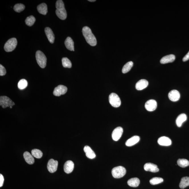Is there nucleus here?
Returning a JSON list of instances; mask_svg holds the SVG:
<instances>
[{
	"instance_id": "27",
	"label": "nucleus",
	"mask_w": 189,
	"mask_h": 189,
	"mask_svg": "<svg viewBox=\"0 0 189 189\" xmlns=\"http://www.w3.org/2000/svg\"><path fill=\"white\" fill-rule=\"evenodd\" d=\"M133 64V62L132 61H129L127 62L123 66L122 69V72L124 74L128 72L132 69Z\"/></svg>"
},
{
	"instance_id": "23",
	"label": "nucleus",
	"mask_w": 189,
	"mask_h": 189,
	"mask_svg": "<svg viewBox=\"0 0 189 189\" xmlns=\"http://www.w3.org/2000/svg\"><path fill=\"white\" fill-rule=\"evenodd\" d=\"M24 157L26 162L29 164L32 165L34 163V159L32 154L28 152H25L24 153Z\"/></svg>"
},
{
	"instance_id": "34",
	"label": "nucleus",
	"mask_w": 189,
	"mask_h": 189,
	"mask_svg": "<svg viewBox=\"0 0 189 189\" xmlns=\"http://www.w3.org/2000/svg\"><path fill=\"white\" fill-rule=\"evenodd\" d=\"M25 9V6L22 4H17L15 5L13 7L14 10L17 13L22 12Z\"/></svg>"
},
{
	"instance_id": "19",
	"label": "nucleus",
	"mask_w": 189,
	"mask_h": 189,
	"mask_svg": "<svg viewBox=\"0 0 189 189\" xmlns=\"http://www.w3.org/2000/svg\"><path fill=\"white\" fill-rule=\"evenodd\" d=\"M84 151L86 153L87 157L91 159H94L96 157L95 153L89 146H85L84 148Z\"/></svg>"
},
{
	"instance_id": "10",
	"label": "nucleus",
	"mask_w": 189,
	"mask_h": 189,
	"mask_svg": "<svg viewBox=\"0 0 189 189\" xmlns=\"http://www.w3.org/2000/svg\"><path fill=\"white\" fill-rule=\"evenodd\" d=\"M123 129L121 127H118L114 130L112 134V139L115 141L119 140L123 133Z\"/></svg>"
},
{
	"instance_id": "33",
	"label": "nucleus",
	"mask_w": 189,
	"mask_h": 189,
	"mask_svg": "<svg viewBox=\"0 0 189 189\" xmlns=\"http://www.w3.org/2000/svg\"><path fill=\"white\" fill-rule=\"evenodd\" d=\"M163 179L160 177H155L151 179L150 181V183L152 185H155L161 183L163 181Z\"/></svg>"
},
{
	"instance_id": "25",
	"label": "nucleus",
	"mask_w": 189,
	"mask_h": 189,
	"mask_svg": "<svg viewBox=\"0 0 189 189\" xmlns=\"http://www.w3.org/2000/svg\"><path fill=\"white\" fill-rule=\"evenodd\" d=\"M140 180L138 178H134L130 179L128 181V184L130 186L136 187H137L140 184Z\"/></svg>"
},
{
	"instance_id": "28",
	"label": "nucleus",
	"mask_w": 189,
	"mask_h": 189,
	"mask_svg": "<svg viewBox=\"0 0 189 189\" xmlns=\"http://www.w3.org/2000/svg\"><path fill=\"white\" fill-rule=\"evenodd\" d=\"M177 164L179 167L185 168L189 165V161L185 159H180L178 160Z\"/></svg>"
},
{
	"instance_id": "11",
	"label": "nucleus",
	"mask_w": 189,
	"mask_h": 189,
	"mask_svg": "<svg viewBox=\"0 0 189 189\" xmlns=\"http://www.w3.org/2000/svg\"><path fill=\"white\" fill-rule=\"evenodd\" d=\"M157 106V102L155 100H150L146 102L145 107L149 112H153L156 109Z\"/></svg>"
},
{
	"instance_id": "9",
	"label": "nucleus",
	"mask_w": 189,
	"mask_h": 189,
	"mask_svg": "<svg viewBox=\"0 0 189 189\" xmlns=\"http://www.w3.org/2000/svg\"><path fill=\"white\" fill-rule=\"evenodd\" d=\"M58 163L57 161H55L53 159L49 161L47 164V167L48 171L50 173H53L57 170Z\"/></svg>"
},
{
	"instance_id": "31",
	"label": "nucleus",
	"mask_w": 189,
	"mask_h": 189,
	"mask_svg": "<svg viewBox=\"0 0 189 189\" xmlns=\"http://www.w3.org/2000/svg\"><path fill=\"white\" fill-rule=\"evenodd\" d=\"M28 83L27 80L25 79H22L19 81L18 82V88L20 90H22L25 89L27 86Z\"/></svg>"
},
{
	"instance_id": "14",
	"label": "nucleus",
	"mask_w": 189,
	"mask_h": 189,
	"mask_svg": "<svg viewBox=\"0 0 189 189\" xmlns=\"http://www.w3.org/2000/svg\"><path fill=\"white\" fill-rule=\"evenodd\" d=\"M149 82L145 79H141L135 85V87L138 91H141L145 89L148 86Z\"/></svg>"
},
{
	"instance_id": "36",
	"label": "nucleus",
	"mask_w": 189,
	"mask_h": 189,
	"mask_svg": "<svg viewBox=\"0 0 189 189\" xmlns=\"http://www.w3.org/2000/svg\"><path fill=\"white\" fill-rule=\"evenodd\" d=\"M4 180L3 176L2 174H0V187H2L3 185Z\"/></svg>"
},
{
	"instance_id": "1",
	"label": "nucleus",
	"mask_w": 189,
	"mask_h": 189,
	"mask_svg": "<svg viewBox=\"0 0 189 189\" xmlns=\"http://www.w3.org/2000/svg\"><path fill=\"white\" fill-rule=\"evenodd\" d=\"M82 33L88 44L92 46H95L96 45V39L89 27H83L82 29Z\"/></svg>"
},
{
	"instance_id": "12",
	"label": "nucleus",
	"mask_w": 189,
	"mask_h": 189,
	"mask_svg": "<svg viewBox=\"0 0 189 189\" xmlns=\"http://www.w3.org/2000/svg\"><path fill=\"white\" fill-rule=\"evenodd\" d=\"M169 99L172 101L176 102L178 101L180 98V94L176 90H173L169 92L168 94Z\"/></svg>"
},
{
	"instance_id": "35",
	"label": "nucleus",
	"mask_w": 189,
	"mask_h": 189,
	"mask_svg": "<svg viewBox=\"0 0 189 189\" xmlns=\"http://www.w3.org/2000/svg\"><path fill=\"white\" fill-rule=\"evenodd\" d=\"M7 73L5 68L1 65H0V75L1 76L5 75Z\"/></svg>"
},
{
	"instance_id": "15",
	"label": "nucleus",
	"mask_w": 189,
	"mask_h": 189,
	"mask_svg": "<svg viewBox=\"0 0 189 189\" xmlns=\"http://www.w3.org/2000/svg\"><path fill=\"white\" fill-rule=\"evenodd\" d=\"M74 165L72 161H67L64 165V170L67 174L71 173L74 170Z\"/></svg>"
},
{
	"instance_id": "24",
	"label": "nucleus",
	"mask_w": 189,
	"mask_h": 189,
	"mask_svg": "<svg viewBox=\"0 0 189 189\" xmlns=\"http://www.w3.org/2000/svg\"><path fill=\"white\" fill-rule=\"evenodd\" d=\"M37 10L39 13L41 14L46 15L48 12L47 5L45 3L39 5L37 7Z\"/></svg>"
},
{
	"instance_id": "18",
	"label": "nucleus",
	"mask_w": 189,
	"mask_h": 189,
	"mask_svg": "<svg viewBox=\"0 0 189 189\" xmlns=\"http://www.w3.org/2000/svg\"><path fill=\"white\" fill-rule=\"evenodd\" d=\"M176 59V56L173 54L166 56L161 59L160 62L161 64H166L173 62Z\"/></svg>"
},
{
	"instance_id": "3",
	"label": "nucleus",
	"mask_w": 189,
	"mask_h": 189,
	"mask_svg": "<svg viewBox=\"0 0 189 189\" xmlns=\"http://www.w3.org/2000/svg\"><path fill=\"white\" fill-rule=\"evenodd\" d=\"M36 59L39 66L42 68H45L46 65L47 58L44 53L40 51L36 52Z\"/></svg>"
},
{
	"instance_id": "17",
	"label": "nucleus",
	"mask_w": 189,
	"mask_h": 189,
	"mask_svg": "<svg viewBox=\"0 0 189 189\" xmlns=\"http://www.w3.org/2000/svg\"><path fill=\"white\" fill-rule=\"evenodd\" d=\"M45 32L49 41L50 43L53 44L55 40V36L52 30L49 27H47L45 28Z\"/></svg>"
},
{
	"instance_id": "32",
	"label": "nucleus",
	"mask_w": 189,
	"mask_h": 189,
	"mask_svg": "<svg viewBox=\"0 0 189 189\" xmlns=\"http://www.w3.org/2000/svg\"><path fill=\"white\" fill-rule=\"evenodd\" d=\"M36 22V19L34 16H31L28 17L26 19L25 22L27 26H31Z\"/></svg>"
},
{
	"instance_id": "38",
	"label": "nucleus",
	"mask_w": 189,
	"mask_h": 189,
	"mask_svg": "<svg viewBox=\"0 0 189 189\" xmlns=\"http://www.w3.org/2000/svg\"><path fill=\"white\" fill-rule=\"evenodd\" d=\"M88 1H90V2H94L96 1L95 0H89Z\"/></svg>"
},
{
	"instance_id": "7",
	"label": "nucleus",
	"mask_w": 189,
	"mask_h": 189,
	"mask_svg": "<svg viewBox=\"0 0 189 189\" xmlns=\"http://www.w3.org/2000/svg\"><path fill=\"white\" fill-rule=\"evenodd\" d=\"M15 105V103L8 97L6 96H1L0 97V105L2 106L3 108L10 107V106H13Z\"/></svg>"
},
{
	"instance_id": "21",
	"label": "nucleus",
	"mask_w": 189,
	"mask_h": 189,
	"mask_svg": "<svg viewBox=\"0 0 189 189\" xmlns=\"http://www.w3.org/2000/svg\"><path fill=\"white\" fill-rule=\"evenodd\" d=\"M187 117L186 115L185 114H181L178 116L176 120V123L177 126L179 127H180L182 123L186 120Z\"/></svg>"
},
{
	"instance_id": "30",
	"label": "nucleus",
	"mask_w": 189,
	"mask_h": 189,
	"mask_svg": "<svg viewBox=\"0 0 189 189\" xmlns=\"http://www.w3.org/2000/svg\"><path fill=\"white\" fill-rule=\"evenodd\" d=\"M62 64L64 67L71 68L72 67L71 61L67 57H63L62 59Z\"/></svg>"
},
{
	"instance_id": "8",
	"label": "nucleus",
	"mask_w": 189,
	"mask_h": 189,
	"mask_svg": "<svg viewBox=\"0 0 189 189\" xmlns=\"http://www.w3.org/2000/svg\"><path fill=\"white\" fill-rule=\"evenodd\" d=\"M67 91V88L63 85H59L56 87L53 91V94L56 96H60L61 95L65 94Z\"/></svg>"
},
{
	"instance_id": "22",
	"label": "nucleus",
	"mask_w": 189,
	"mask_h": 189,
	"mask_svg": "<svg viewBox=\"0 0 189 189\" xmlns=\"http://www.w3.org/2000/svg\"><path fill=\"white\" fill-rule=\"evenodd\" d=\"M65 44L68 50L71 51H74V42L71 37H68L65 40Z\"/></svg>"
},
{
	"instance_id": "39",
	"label": "nucleus",
	"mask_w": 189,
	"mask_h": 189,
	"mask_svg": "<svg viewBox=\"0 0 189 189\" xmlns=\"http://www.w3.org/2000/svg\"><path fill=\"white\" fill-rule=\"evenodd\" d=\"M12 107H13V106H10V108H12Z\"/></svg>"
},
{
	"instance_id": "20",
	"label": "nucleus",
	"mask_w": 189,
	"mask_h": 189,
	"mask_svg": "<svg viewBox=\"0 0 189 189\" xmlns=\"http://www.w3.org/2000/svg\"><path fill=\"white\" fill-rule=\"evenodd\" d=\"M140 139L139 136H137V135L133 136L126 141V145L130 147V146L135 145L139 141Z\"/></svg>"
},
{
	"instance_id": "13",
	"label": "nucleus",
	"mask_w": 189,
	"mask_h": 189,
	"mask_svg": "<svg viewBox=\"0 0 189 189\" xmlns=\"http://www.w3.org/2000/svg\"><path fill=\"white\" fill-rule=\"evenodd\" d=\"M144 169L146 171H150L153 173L159 171L157 166L151 163H147L145 164Z\"/></svg>"
},
{
	"instance_id": "16",
	"label": "nucleus",
	"mask_w": 189,
	"mask_h": 189,
	"mask_svg": "<svg viewBox=\"0 0 189 189\" xmlns=\"http://www.w3.org/2000/svg\"><path fill=\"white\" fill-rule=\"evenodd\" d=\"M158 143L160 145L164 146H169L171 145V140L167 137L163 136L158 139Z\"/></svg>"
},
{
	"instance_id": "6",
	"label": "nucleus",
	"mask_w": 189,
	"mask_h": 189,
	"mask_svg": "<svg viewBox=\"0 0 189 189\" xmlns=\"http://www.w3.org/2000/svg\"><path fill=\"white\" fill-rule=\"evenodd\" d=\"M109 102L110 104L115 108H118L121 105L120 97L115 93H112L109 96Z\"/></svg>"
},
{
	"instance_id": "4",
	"label": "nucleus",
	"mask_w": 189,
	"mask_h": 189,
	"mask_svg": "<svg viewBox=\"0 0 189 189\" xmlns=\"http://www.w3.org/2000/svg\"><path fill=\"white\" fill-rule=\"evenodd\" d=\"M126 169L122 166L114 168L112 172V176L117 179L123 177L126 175Z\"/></svg>"
},
{
	"instance_id": "29",
	"label": "nucleus",
	"mask_w": 189,
	"mask_h": 189,
	"mask_svg": "<svg viewBox=\"0 0 189 189\" xmlns=\"http://www.w3.org/2000/svg\"><path fill=\"white\" fill-rule=\"evenodd\" d=\"M32 155L34 157L40 159L42 157L43 153L40 150L37 149H33L31 151Z\"/></svg>"
},
{
	"instance_id": "2",
	"label": "nucleus",
	"mask_w": 189,
	"mask_h": 189,
	"mask_svg": "<svg viewBox=\"0 0 189 189\" xmlns=\"http://www.w3.org/2000/svg\"><path fill=\"white\" fill-rule=\"evenodd\" d=\"M56 14L58 17L62 20L66 19L67 17V12L63 1L58 0L56 1Z\"/></svg>"
},
{
	"instance_id": "5",
	"label": "nucleus",
	"mask_w": 189,
	"mask_h": 189,
	"mask_svg": "<svg viewBox=\"0 0 189 189\" xmlns=\"http://www.w3.org/2000/svg\"><path fill=\"white\" fill-rule=\"evenodd\" d=\"M17 45V40L15 38H12L8 41L4 45V48L6 52H9L13 51Z\"/></svg>"
},
{
	"instance_id": "37",
	"label": "nucleus",
	"mask_w": 189,
	"mask_h": 189,
	"mask_svg": "<svg viewBox=\"0 0 189 189\" xmlns=\"http://www.w3.org/2000/svg\"><path fill=\"white\" fill-rule=\"evenodd\" d=\"M189 60V51L182 59L183 61L185 62Z\"/></svg>"
},
{
	"instance_id": "26",
	"label": "nucleus",
	"mask_w": 189,
	"mask_h": 189,
	"mask_svg": "<svg viewBox=\"0 0 189 189\" xmlns=\"http://www.w3.org/2000/svg\"><path fill=\"white\" fill-rule=\"evenodd\" d=\"M189 186V177H184L181 178L179 184V187L181 189H184Z\"/></svg>"
}]
</instances>
